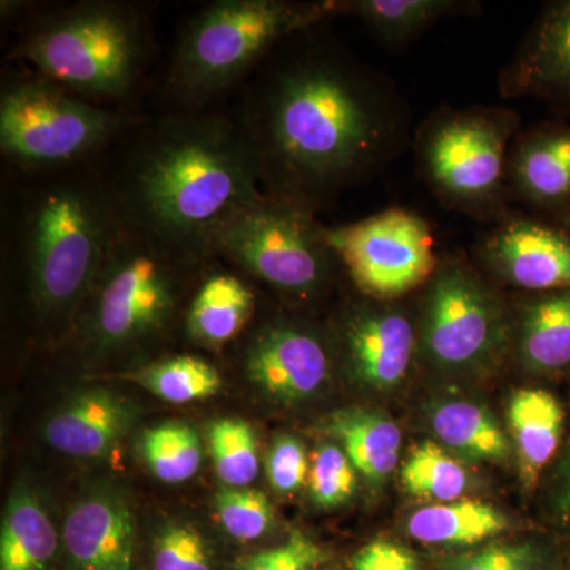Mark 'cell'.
Returning a JSON list of instances; mask_svg holds the SVG:
<instances>
[{
	"label": "cell",
	"instance_id": "33",
	"mask_svg": "<svg viewBox=\"0 0 570 570\" xmlns=\"http://www.w3.org/2000/svg\"><path fill=\"white\" fill-rule=\"evenodd\" d=\"M154 570H213L200 532L187 524L171 523L154 539Z\"/></svg>",
	"mask_w": 570,
	"mask_h": 570
},
{
	"label": "cell",
	"instance_id": "37",
	"mask_svg": "<svg viewBox=\"0 0 570 570\" xmlns=\"http://www.w3.org/2000/svg\"><path fill=\"white\" fill-rule=\"evenodd\" d=\"M354 570H419L414 554L390 542H373L355 554Z\"/></svg>",
	"mask_w": 570,
	"mask_h": 570
},
{
	"label": "cell",
	"instance_id": "22",
	"mask_svg": "<svg viewBox=\"0 0 570 570\" xmlns=\"http://www.w3.org/2000/svg\"><path fill=\"white\" fill-rule=\"evenodd\" d=\"M519 351L524 365L557 371L570 365V288L547 292L521 311Z\"/></svg>",
	"mask_w": 570,
	"mask_h": 570
},
{
	"label": "cell",
	"instance_id": "16",
	"mask_svg": "<svg viewBox=\"0 0 570 570\" xmlns=\"http://www.w3.org/2000/svg\"><path fill=\"white\" fill-rule=\"evenodd\" d=\"M62 538L75 570H132L137 527L121 494L82 499L67 515Z\"/></svg>",
	"mask_w": 570,
	"mask_h": 570
},
{
	"label": "cell",
	"instance_id": "20",
	"mask_svg": "<svg viewBox=\"0 0 570 570\" xmlns=\"http://www.w3.org/2000/svg\"><path fill=\"white\" fill-rule=\"evenodd\" d=\"M564 414L557 397L543 390H521L510 401L509 423L519 450L521 479L528 489L557 452Z\"/></svg>",
	"mask_w": 570,
	"mask_h": 570
},
{
	"label": "cell",
	"instance_id": "10",
	"mask_svg": "<svg viewBox=\"0 0 570 570\" xmlns=\"http://www.w3.org/2000/svg\"><path fill=\"white\" fill-rule=\"evenodd\" d=\"M425 288L419 344L438 366L487 365L508 347L510 324L504 306L466 262H439Z\"/></svg>",
	"mask_w": 570,
	"mask_h": 570
},
{
	"label": "cell",
	"instance_id": "26",
	"mask_svg": "<svg viewBox=\"0 0 570 570\" xmlns=\"http://www.w3.org/2000/svg\"><path fill=\"white\" fill-rule=\"evenodd\" d=\"M119 377L140 385L170 404L206 400L223 387L219 370L195 355L165 356Z\"/></svg>",
	"mask_w": 570,
	"mask_h": 570
},
{
	"label": "cell",
	"instance_id": "30",
	"mask_svg": "<svg viewBox=\"0 0 570 570\" xmlns=\"http://www.w3.org/2000/svg\"><path fill=\"white\" fill-rule=\"evenodd\" d=\"M209 449L217 478L228 489H247L258 475L257 438L243 420H217L209 428Z\"/></svg>",
	"mask_w": 570,
	"mask_h": 570
},
{
	"label": "cell",
	"instance_id": "17",
	"mask_svg": "<svg viewBox=\"0 0 570 570\" xmlns=\"http://www.w3.org/2000/svg\"><path fill=\"white\" fill-rule=\"evenodd\" d=\"M509 190L527 204L560 209L570 200V126H539L510 148Z\"/></svg>",
	"mask_w": 570,
	"mask_h": 570
},
{
	"label": "cell",
	"instance_id": "9",
	"mask_svg": "<svg viewBox=\"0 0 570 570\" xmlns=\"http://www.w3.org/2000/svg\"><path fill=\"white\" fill-rule=\"evenodd\" d=\"M213 257L298 302L322 294L344 269L317 214L265 194L225 220Z\"/></svg>",
	"mask_w": 570,
	"mask_h": 570
},
{
	"label": "cell",
	"instance_id": "13",
	"mask_svg": "<svg viewBox=\"0 0 570 570\" xmlns=\"http://www.w3.org/2000/svg\"><path fill=\"white\" fill-rule=\"evenodd\" d=\"M480 262L524 291L570 288V232L524 216H504L480 239Z\"/></svg>",
	"mask_w": 570,
	"mask_h": 570
},
{
	"label": "cell",
	"instance_id": "29",
	"mask_svg": "<svg viewBox=\"0 0 570 570\" xmlns=\"http://www.w3.org/2000/svg\"><path fill=\"white\" fill-rule=\"evenodd\" d=\"M403 483L414 497L452 502L466 490L468 474L444 449L434 442H423L404 463Z\"/></svg>",
	"mask_w": 570,
	"mask_h": 570
},
{
	"label": "cell",
	"instance_id": "6",
	"mask_svg": "<svg viewBox=\"0 0 570 570\" xmlns=\"http://www.w3.org/2000/svg\"><path fill=\"white\" fill-rule=\"evenodd\" d=\"M212 261V258H209ZM209 261H198L118 225L73 330L92 354H119L164 336L178 317L187 291Z\"/></svg>",
	"mask_w": 570,
	"mask_h": 570
},
{
	"label": "cell",
	"instance_id": "14",
	"mask_svg": "<svg viewBox=\"0 0 570 570\" xmlns=\"http://www.w3.org/2000/svg\"><path fill=\"white\" fill-rule=\"evenodd\" d=\"M498 82L505 99L534 97L570 115V0L543 9Z\"/></svg>",
	"mask_w": 570,
	"mask_h": 570
},
{
	"label": "cell",
	"instance_id": "7",
	"mask_svg": "<svg viewBox=\"0 0 570 570\" xmlns=\"http://www.w3.org/2000/svg\"><path fill=\"white\" fill-rule=\"evenodd\" d=\"M145 116L75 96L43 75L2 82L0 151L26 174H50L97 163Z\"/></svg>",
	"mask_w": 570,
	"mask_h": 570
},
{
	"label": "cell",
	"instance_id": "15",
	"mask_svg": "<svg viewBox=\"0 0 570 570\" xmlns=\"http://www.w3.org/2000/svg\"><path fill=\"white\" fill-rule=\"evenodd\" d=\"M347 362L373 387H395L406 377L419 346L417 325L397 307L356 306L341 322Z\"/></svg>",
	"mask_w": 570,
	"mask_h": 570
},
{
	"label": "cell",
	"instance_id": "3",
	"mask_svg": "<svg viewBox=\"0 0 570 570\" xmlns=\"http://www.w3.org/2000/svg\"><path fill=\"white\" fill-rule=\"evenodd\" d=\"M37 176L3 206L2 249L32 317L73 328L118 214L96 163Z\"/></svg>",
	"mask_w": 570,
	"mask_h": 570
},
{
	"label": "cell",
	"instance_id": "24",
	"mask_svg": "<svg viewBox=\"0 0 570 570\" xmlns=\"http://www.w3.org/2000/svg\"><path fill=\"white\" fill-rule=\"evenodd\" d=\"M499 510L479 501L428 505L411 517L409 534L430 546H472L508 530Z\"/></svg>",
	"mask_w": 570,
	"mask_h": 570
},
{
	"label": "cell",
	"instance_id": "8",
	"mask_svg": "<svg viewBox=\"0 0 570 570\" xmlns=\"http://www.w3.org/2000/svg\"><path fill=\"white\" fill-rule=\"evenodd\" d=\"M519 129V115L504 108H439L415 135L428 187L452 208L501 219L509 154Z\"/></svg>",
	"mask_w": 570,
	"mask_h": 570
},
{
	"label": "cell",
	"instance_id": "31",
	"mask_svg": "<svg viewBox=\"0 0 570 570\" xmlns=\"http://www.w3.org/2000/svg\"><path fill=\"white\" fill-rule=\"evenodd\" d=\"M214 508L224 530L242 542L262 538L275 520L269 499L257 490L227 487L217 493Z\"/></svg>",
	"mask_w": 570,
	"mask_h": 570
},
{
	"label": "cell",
	"instance_id": "27",
	"mask_svg": "<svg viewBox=\"0 0 570 570\" xmlns=\"http://www.w3.org/2000/svg\"><path fill=\"white\" fill-rule=\"evenodd\" d=\"M436 436L469 460L499 461L508 459V439L485 409L455 401L442 404L433 414Z\"/></svg>",
	"mask_w": 570,
	"mask_h": 570
},
{
	"label": "cell",
	"instance_id": "12",
	"mask_svg": "<svg viewBox=\"0 0 570 570\" xmlns=\"http://www.w3.org/2000/svg\"><path fill=\"white\" fill-rule=\"evenodd\" d=\"M246 377L281 401L309 397L330 376L325 337L302 322L275 317L258 325L243 351Z\"/></svg>",
	"mask_w": 570,
	"mask_h": 570
},
{
	"label": "cell",
	"instance_id": "34",
	"mask_svg": "<svg viewBox=\"0 0 570 570\" xmlns=\"http://www.w3.org/2000/svg\"><path fill=\"white\" fill-rule=\"evenodd\" d=\"M266 472L277 493H295L305 485L307 479L305 449L295 438L276 439L266 459Z\"/></svg>",
	"mask_w": 570,
	"mask_h": 570
},
{
	"label": "cell",
	"instance_id": "1",
	"mask_svg": "<svg viewBox=\"0 0 570 570\" xmlns=\"http://www.w3.org/2000/svg\"><path fill=\"white\" fill-rule=\"evenodd\" d=\"M307 29L281 43L242 86L236 124L262 193L317 214L403 151V97L376 71Z\"/></svg>",
	"mask_w": 570,
	"mask_h": 570
},
{
	"label": "cell",
	"instance_id": "2",
	"mask_svg": "<svg viewBox=\"0 0 570 570\" xmlns=\"http://www.w3.org/2000/svg\"><path fill=\"white\" fill-rule=\"evenodd\" d=\"M96 164L124 224L198 261L213 258L225 220L264 195L249 142L220 111L145 116Z\"/></svg>",
	"mask_w": 570,
	"mask_h": 570
},
{
	"label": "cell",
	"instance_id": "5",
	"mask_svg": "<svg viewBox=\"0 0 570 570\" xmlns=\"http://www.w3.org/2000/svg\"><path fill=\"white\" fill-rule=\"evenodd\" d=\"M336 17V0H216L186 22L165 71L175 111H204L285 40Z\"/></svg>",
	"mask_w": 570,
	"mask_h": 570
},
{
	"label": "cell",
	"instance_id": "38",
	"mask_svg": "<svg viewBox=\"0 0 570 570\" xmlns=\"http://www.w3.org/2000/svg\"><path fill=\"white\" fill-rule=\"evenodd\" d=\"M554 213H557V217L558 220H560L561 227L570 232V200L568 204L562 205L561 208L557 209Z\"/></svg>",
	"mask_w": 570,
	"mask_h": 570
},
{
	"label": "cell",
	"instance_id": "4",
	"mask_svg": "<svg viewBox=\"0 0 570 570\" xmlns=\"http://www.w3.org/2000/svg\"><path fill=\"white\" fill-rule=\"evenodd\" d=\"M145 3L81 0L26 22L7 59L24 61L67 91L112 110H129L154 59Z\"/></svg>",
	"mask_w": 570,
	"mask_h": 570
},
{
	"label": "cell",
	"instance_id": "32",
	"mask_svg": "<svg viewBox=\"0 0 570 570\" xmlns=\"http://www.w3.org/2000/svg\"><path fill=\"white\" fill-rule=\"evenodd\" d=\"M355 487V466L347 453L330 444L318 449L309 472L311 497L318 508L343 504L354 494Z\"/></svg>",
	"mask_w": 570,
	"mask_h": 570
},
{
	"label": "cell",
	"instance_id": "18",
	"mask_svg": "<svg viewBox=\"0 0 570 570\" xmlns=\"http://www.w3.org/2000/svg\"><path fill=\"white\" fill-rule=\"evenodd\" d=\"M213 258L195 285L183 326L193 343L220 348L238 340L253 324L257 295L235 272L212 268Z\"/></svg>",
	"mask_w": 570,
	"mask_h": 570
},
{
	"label": "cell",
	"instance_id": "28",
	"mask_svg": "<svg viewBox=\"0 0 570 570\" xmlns=\"http://www.w3.org/2000/svg\"><path fill=\"white\" fill-rule=\"evenodd\" d=\"M140 450L153 474L165 483L187 482L200 471V438L186 423H164L145 431Z\"/></svg>",
	"mask_w": 570,
	"mask_h": 570
},
{
	"label": "cell",
	"instance_id": "19",
	"mask_svg": "<svg viewBox=\"0 0 570 570\" xmlns=\"http://www.w3.org/2000/svg\"><path fill=\"white\" fill-rule=\"evenodd\" d=\"M132 422V409L121 396L108 390H89L71 397L45 426L51 448L78 456L100 459L108 455Z\"/></svg>",
	"mask_w": 570,
	"mask_h": 570
},
{
	"label": "cell",
	"instance_id": "23",
	"mask_svg": "<svg viewBox=\"0 0 570 570\" xmlns=\"http://www.w3.org/2000/svg\"><path fill=\"white\" fill-rule=\"evenodd\" d=\"M475 7L460 0H336V17H355L387 45L414 40L442 18Z\"/></svg>",
	"mask_w": 570,
	"mask_h": 570
},
{
	"label": "cell",
	"instance_id": "21",
	"mask_svg": "<svg viewBox=\"0 0 570 570\" xmlns=\"http://www.w3.org/2000/svg\"><path fill=\"white\" fill-rule=\"evenodd\" d=\"M58 550V534L31 491L10 498L0 534V570H47Z\"/></svg>",
	"mask_w": 570,
	"mask_h": 570
},
{
	"label": "cell",
	"instance_id": "25",
	"mask_svg": "<svg viewBox=\"0 0 570 570\" xmlns=\"http://www.w3.org/2000/svg\"><path fill=\"white\" fill-rule=\"evenodd\" d=\"M330 430L344 452L367 479L379 482L395 471L401 449V431L392 420L366 412L337 415Z\"/></svg>",
	"mask_w": 570,
	"mask_h": 570
},
{
	"label": "cell",
	"instance_id": "36",
	"mask_svg": "<svg viewBox=\"0 0 570 570\" xmlns=\"http://www.w3.org/2000/svg\"><path fill=\"white\" fill-rule=\"evenodd\" d=\"M324 560L325 553L317 543L294 532L284 546L254 554L243 570H309Z\"/></svg>",
	"mask_w": 570,
	"mask_h": 570
},
{
	"label": "cell",
	"instance_id": "11",
	"mask_svg": "<svg viewBox=\"0 0 570 570\" xmlns=\"http://www.w3.org/2000/svg\"><path fill=\"white\" fill-rule=\"evenodd\" d=\"M330 239L348 279L371 298L396 299L425 287L439 265L430 225L403 208L330 228Z\"/></svg>",
	"mask_w": 570,
	"mask_h": 570
},
{
	"label": "cell",
	"instance_id": "35",
	"mask_svg": "<svg viewBox=\"0 0 570 570\" xmlns=\"http://www.w3.org/2000/svg\"><path fill=\"white\" fill-rule=\"evenodd\" d=\"M444 570H539V557L530 546H493L450 558Z\"/></svg>",
	"mask_w": 570,
	"mask_h": 570
}]
</instances>
